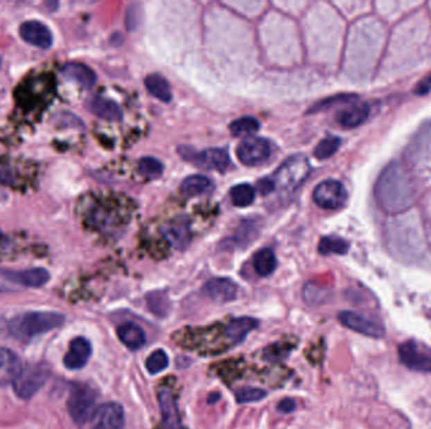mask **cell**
Instances as JSON below:
<instances>
[{
	"label": "cell",
	"mask_w": 431,
	"mask_h": 429,
	"mask_svg": "<svg viewBox=\"0 0 431 429\" xmlns=\"http://www.w3.org/2000/svg\"><path fill=\"white\" fill-rule=\"evenodd\" d=\"M376 199L387 213H398L414 201V188L407 174L397 163H391L376 183Z\"/></svg>",
	"instance_id": "6da1fadb"
},
{
	"label": "cell",
	"mask_w": 431,
	"mask_h": 429,
	"mask_svg": "<svg viewBox=\"0 0 431 429\" xmlns=\"http://www.w3.org/2000/svg\"><path fill=\"white\" fill-rule=\"evenodd\" d=\"M63 321L64 316L58 312H28L10 322V331L17 339H30L55 330L62 325Z\"/></svg>",
	"instance_id": "7a4b0ae2"
},
{
	"label": "cell",
	"mask_w": 431,
	"mask_h": 429,
	"mask_svg": "<svg viewBox=\"0 0 431 429\" xmlns=\"http://www.w3.org/2000/svg\"><path fill=\"white\" fill-rule=\"evenodd\" d=\"M310 173L309 161L304 155L298 154L286 159L278 170L272 175V180L274 190L283 193H292L303 184L306 176Z\"/></svg>",
	"instance_id": "3957f363"
},
{
	"label": "cell",
	"mask_w": 431,
	"mask_h": 429,
	"mask_svg": "<svg viewBox=\"0 0 431 429\" xmlns=\"http://www.w3.org/2000/svg\"><path fill=\"white\" fill-rule=\"evenodd\" d=\"M96 401L98 394L92 387L87 385H77L72 389L67 408L72 419L77 424H84L91 419L96 412Z\"/></svg>",
	"instance_id": "277c9868"
},
{
	"label": "cell",
	"mask_w": 431,
	"mask_h": 429,
	"mask_svg": "<svg viewBox=\"0 0 431 429\" xmlns=\"http://www.w3.org/2000/svg\"><path fill=\"white\" fill-rule=\"evenodd\" d=\"M178 152L183 159L193 163L201 169L217 170L220 173H225L231 164L230 155L223 149H207L203 152H197L192 147L181 146L178 149Z\"/></svg>",
	"instance_id": "5b68a950"
},
{
	"label": "cell",
	"mask_w": 431,
	"mask_h": 429,
	"mask_svg": "<svg viewBox=\"0 0 431 429\" xmlns=\"http://www.w3.org/2000/svg\"><path fill=\"white\" fill-rule=\"evenodd\" d=\"M398 358L403 365L419 373H431V349L415 339L398 346Z\"/></svg>",
	"instance_id": "8992f818"
},
{
	"label": "cell",
	"mask_w": 431,
	"mask_h": 429,
	"mask_svg": "<svg viewBox=\"0 0 431 429\" xmlns=\"http://www.w3.org/2000/svg\"><path fill=\"white\" fill-rule=\"evenodd\" d=\"M49 376V367L43 364L23 367L21 374L13 383L15 393L21 399H30L46 384Z\"/></svg>",
	"instance_id": "52a82bcc"
},
{
	"label": "cell",
	"mask_w": 431,
	"mask_h": 429,
	"mask_svg": "<svg viewBox=\"0 0 431 429\" xmlns=\"http://www.w3.org/2000/svg\"><path fill=\"white\" fill-rule=\"evenodd\" d=\"M313 199L322 209L335 210L346 204L347 190L341 181L324 180L314 189Z\"/></svg>",
	"instance_id": "ba28073f"
},
{
	"label": "cell",
	"mask_w": 431,
	"mask_h": 429,
	"mask_svg": "<svg viewBox=\"0 0 431 429\" xmlns=\"http://www.w3.org/2000/svg\"><path fill=\"white\" fill-rule=\"evenodd\" d=\"M270 155L272 146L265 138H245L237 147V158L246 166L263 165L269 160Z\"/></svg>",
	"instance_id": "9c48e42d"
},
{
	"label": "cell",
	"mask_w": 431,
	"mask_h": 429,
	"mask_svg": "<svg viewBox=\"0 0 431 429\" xmlns=\"http://www.w3.org/2000/svg\"><path fill=\"white\" fill-rule=\"evenodd\" d=\"M338 318L343 325L358 334L373 339H381L385 336V327L381 322L358 312L342 311Z\"/></svg>",
	"instance_id": "30bf717a"
},
{
	"label": "cell",
	"mask_w": 431,
	"mask_h": 429,
	"mask_svg": "<svg viewBox=\"0 0 431 429\" xmlns=\"http://www.w3.org/2000/svg\"><path fill=\"white\" fill-rule=\"evenodd\" d=\"M92 429H123L125 423V413L118 403H106L100 405L92 417Z\"/></svg>",
	"instance_id": "8fae6325"
},
{
	"label": "cell",
	"mask_w": 431,
	"mask_h": 429,
	"mask_svg": "<svg viewBox=\"0 0 431 429\" xmlns=\"http://www.w3.org/2000/svg\"><path fill=\"white\" fill-rule=\"evenodd\" d=\"M23 41L38 48L49 49L53 44V35L47 26L39 21H24L19 28Z\"/></svg>",
	"instance_id": "7c38bea8"
},
{
	"label": "cell",
	"mask_w": 431,
	"mask_h": 429,
	"mask_svg": "<svg viewBox=\"0 0 431 429\" xmlns=\"http://www.w3.org/2000/svg\"><path fill=\"white\" fill-rule=\"evenodd\" d=\"M158 401L164 429H183L181 415L173 392L169 387H161L158 392Z\"/></svg>",
	"instance_id": "4fadbf2b"
},
{
	"label": "cell",
	"mask_w": 431,
	"mask_h": 429,
	"mask_svg": "<svg viewBox=\"0 0 431 429\" xmlns=\"http://www.w3.org/2000/svg\"><path fill=\"white\" fill-rule=\"evenodd\" d=\"M237 284L226 277H216L204 286V292L217 304H227L237 298Z\"/></svg>",
	"instance_id": "5bb4252c"
},
{
	"label": "cell",
	"mask_w": 431,
	"mask_h": 429,
	"mask_svg": "<svg viewBox=\"0 0 431 429\" xmlns=\"http://www.w3.org/2000/svg\"><path fill=\"white\" fill-rule=\"evenodd\" d=\"M91 354H92V347H91L90 341L85 338H76V339L71 341L69 352L64 355V367L70 370H78L89 363Z\"/></svg>",
	"instance_id": "9a60e30c"
},
{
	"label": "cell",
	"mask_w": 431,
	"mask_h": 429,
	"mask_svg": "<svg viewBox=\"0 0 431 429\" xmlns=\"http://www.w3.org/2000/svg\"><path fill=\"white\" fill-rule=\"evenodd\" d=\"M371 107L367 102H355L349 104L346 109L338 111L335 120L344 129H355L363 124L369 116Z\"/></svg>",
	"instance_id": "2e32d148"
},
{
	"label": "cell",
	"mask_w": 431,
	"mask_h": 429,
	"mask_svg": "<svg viewBox=\"0 0 431 429\" xmlns=\"http://www.w3.org/2000/svg\"><path fill=\"white\" fill-rule=\"evenodd\" d=\"M21 369L18 355L9 349L0 347V385L15 383Z\"/></svg>",
	"instance_id": "e0dca14e"
},
{
	"label": "cell",
	"mask_w": 431,
	"mask_h": 429,
	"mask_svg": "<svg viewBox=\"0 0 431 429\" xmlns=\"http://www.w3.org/2000/svg\"><path fill=\"white\" fill-rule=\"evenodd\" d=\"M168 242L173 246L174 248L184 249L191 241V229L189 224L184 218L174 219L166 224L163 229Z\"/></svg>",
	"instance_id": "ac0fdd59"
},
{
	"label": "cell",
	"mask_w": 431,
	"mask_h": 429,
	"mask_svg": "<svg viewBox=\"0 0 431 429\" xmlns=\"http://www.w3.org/2000/svg\"><path fill=\"white\" fill-rule=\"evenodd\" d=\"M62 75L67 80L78 83L85 89H92L96 83L95 72L82 63L70 62L64 64L62 69Z\"/></svg>",
	"instance_id": "d6986e66"
},
{
	"label": "cell",
	"mask_w": 431,
	"mask_h": 429,
	"mask_svg": "<svg viewBox=\"0 0 431 429\" xmlns=\"http://www.w3.org/2000/svg\"><path fill=\"white\" fill-rule=\"evenodd\" d=\"M87 106L94 115L107 121H120L123 118V111L120 109V106L109 98L101 96L92 97Z\"/></svg>",
	"instance_id": "ffe728a7"
},
{
	"label": "cell",
	"mask_w": 431,
	"mask_h": 429,
	"mask_svg": "<svg viewBox=\"0 0 431 429\" xmlns=\"http://www.w3.org/2000/svg\"><path fill=\"white\" fill-rule=\"evenodd\" d=\"M118 336L120 341L130 350H139L146 345V332L134 322H125L118 326Z\"/></svg>",
	"instance_id": "44dd1931"
},
{
	"label": "cell",
	"mask_w": 431,
	"mask_h": 429,
	"mask_svg": "<svg viewBox=\"0 0 431 429\" xmlns=\"http://www.w3.org/2000/svg\"><path fill=\"white\" fill-rule=\"evenodd\" d=\"M258 321L254 318H238L232 320L230 325L227 326V336L230 338L234 344H241L247 335L255 329H258Z\"/></svg>",
	"instance_id": "7402d4cb"
},
{
	"label": "cell",
	"mask_w": 431,
	"mask_h": 429,
	"mask_svg": "<svg viewBox=\"0 0 431 429\" xmlns=\"http://www.w3.org/2000/svg\"><path fill=\"white\" fill-rule=\"evenodd\" d=\"M181 190L187 197H198L211 193L213 190V184L204 175H191L183 180Z\"/></svg>",
	"instance_id": "603a6c76"
},
{
	"label": "cell",
	"mask_w": 431,
	"mask_h": 429,
	"mask_svg": "<svg viewBox=\"0 0 431 429\" xmlns=\"http://www.w3.org/2000/svg\"><path fill=\"white\" fill-rule=\"evenodd\" d=\"M146 87L148 91L157 97L160 101L163 102H170L172 100V90H170V86L167 81V78L159 75V73H153V75H149L146 77Z\"/></svg>",
	"instance_id": "cb8c5ba5"
},
{
	"label": "cell",
	"mask_w": 431,
	"mask_h": 429,
	"mask_svg": "<svg viewBox=\"0 0 431 429\" xmlns=\"http://www.w3.org/2000/svg\"><path fill=\"white\" fill-rule=\"evenodd\" d=\"M276 257L272 249L263 248L254 256V268L258 276L267 277L276 270Z\"/></svg>",
	"instance_id": "d4e9b609"
},
{
	"label": "cell",
	"mask_w": 431,
	"mask_h": 429,
	"mask_svg": "<svg viewBox=\"0 0 431 429\" xmlns=\"http://www.w3.org/2000/svg\"><path fill=\"white\" fill-rule=\"evenodd\" d=\"M320 255H346L349 250V243L337 235H327L320 239L318 247Z\"/></svg>",
	"instance_id": "484cf974"
},
{
	"label": "cell",
	"mask_w": 431,
	"mask_h": 429,
	"mask_svg": "<svg viewBox=\"0 0 431 429\" xmlns=\"http://www.w3.org/2000/svg\"><path fill=\"white\" fill-rule=\"evenodd\" d=\"M260 129V122L258 118L246 116V118H237L230 125V131L236 138H249L255 135Z\"/></svg>",
	"instance_id": "4316f807"
},
{
	"label": "cell",
	"mask_w": 431,
	"mask_h": 429,
	"mask_svg": "<svg viewBox=\"0 0 431 429\" xmlns=\"http://www.w3.org/2000/svg\"><path fill=\"white\" fill-rule=\"evenodd\" d=\"M303 298H304L306 304H310V306H319V304L328 302L332 298V293H331V291L323 287V286L314 284V282H309V284H306V287L303 290Z\"/></svg>",
	"instance_id": "83f0119b"
},
{
	"label": "cell",
	"mask_w": 431,
	"mask_h": 429,
	"mask_svg": "<svg viewBox=\"0 0 431 429\" xmlns=\"http://www.w3.org/2000/svg\"><path fill=\"white\" fill-rule=\"evenodd\" d=\"M231 201L236 207H249L254 201L256 190L250 184H238L231 189Z\"/></svg>",
	"instance_id": "f1b7e54d"
},
{
	"label": "cell",
	"mask_w": 431,
	"mask_h": 429,
	"mask_svg": "<svg viewBox=\"0 0 431 429\" xmlns=\"http://www.w3.org/2000/svg\"><path fill=\"white\" fill-rule=\"evenodd\" d=\"M24 289L21 272L0 268V293L17 292Z\"/></svg>",
	"instance_id": "f546056e"
},
{
	"label": "cell",
	"mask_w": 431,
	"mask_h": 429,
	"mask_svg": "<svg viewBox=\"0 0 431 429\" xmlns=\"http://www.w3.org/2000/svg\"><path fill=\"white\" fill-rule=\"evenodd\" d=\"M21 278L24 287L38 289L42 287L49 281V271L44 268H32V270L23 271Z\"/></svg>",
	"instance_id": "4dcf8cb0"
},
{
	"label": "cell",
	"mask_w": 431,
	"mask_h": 429,
	"mask_svg": "<svg viewBox=\"0 0 431 429\" xmlns=\"http://www.w3.org/2000/svg\"><path fill=\"white\" fill-rule=\"evenodd\" d=\"M341 143V138H335V136L323 138L314 150L315 158L319 160H326L333 156L334 154L338 152Z\"/></svg>",
	"instance_id": "1f68e13d"
},
{
	"label": "cell",
	"mask_w": 431,
	"mask_h": 429,
	"mask_svg": "<svg viewBox=\"0 0 431 429\" xmlns=\"http://www.w3.org/2000/svg\"><path fill=\"white\" fill-rule=\"evenodd\" d=\"M169 365V358L164 350H155L146 358V370L150 374H159L164 372Z\"/></svg>",
	"instance_id": "d6a6232c"
},
{
	"label": "cell",
	"mask_w": 431,
	"mask_h": 429,
	"mask_svg": "<svg viewBox=\"0 0 431 429\" xmlns=\"http://www.w3.org/2000/svg\"><path fill=\"white\" fill-rule=\"evenodd\" d=\"M163 172H164V166L159 160L155 158L146 156L139 161V173L146 178H149V179L159 178Z\"/></svg>",
	"instance_id": "836d02e7"
},
{
	"label": "cell",
	"mask_w": 431,
	"mask_h": 429,
	"mask_svg": "<svg viewBox=\"0 0 431 429\" xmlns=\"http://www.w3.org/2000/svg\"><path fill=\"white\" fill-rule=\"evenodd\" d=\"M266 398V392L260 387H243L236 392V401L240 404L255 403Z\"/></svg>",
	"instance_id": "e575fe53"
},
{
	"label": "cell",
	"mask_w": 431,
	"mask_h": 429,
	"mask_svg": "<svg viewBox=\"0 0 431 429\" xmlns=\"http://www.w3.org/2000/svg\"><path fill=\"white\" fill-rule=\"evenodd\" d=\"M148 304L150 307V310L159 315L164 316L167 313L168 298L164 293L161 292H153L148 296Z\"/></svg>",
	"instance_id": "d590c367"
},
{
	"label": "cell",
	"mask_w": 431,
	"mask_h": 429,
	"mask_svg": "<svg viewBox=\"0 0 431 429\" xmlns=\"http://www.w3.org/2000/svg\"><path fill=\"white\" fill-rule=\"evenodd\" d=\"M414 92L417 96H425L431 92V73L423 78L420 82L417 83L414 89Z\"/></svg>",
	"instance_id": "8d00e7d4"
},
{
	"label": "cell",
	"mask_w": 431,
	"mask_h": 429,
	"mask_svg": "<svg viewBox=\"0 0 431 429\" xmlns=\"http://www.w3.org/2000/svg\"><path fill=\"white\" fill-rule=\"evenodd\" d=\"M297 408V403L292 398H285L283 401H280L278 404V410L284 413V414H289L292 413Z\"/></svg>",
	"instance_id": "74e56055"
},
{
	"label": "cell",
	"mask_w": 431,
	"mask_h": 429,
	"mask_svg": "<svg viewBox=\"0 0 431 429\" xmlns=\"http://www.w3.org/2000/svg\"><path fill=\"white\" fill-rule=\"evenodd\" d=\"M0 180L4 184H13L15 183V173L8 166L0 165Z\"/></svg>",
	"instance_id": "f35d334b"
},
{
	"label": "cell",
	"mask_w": 431,
	"mask_h": 429,
	"mask_svg": "<svg viewBox=\"0 0 431 429\" xmlns=\"http://www.w3.org/2000/svg\"><path fill=\"white\" fill-rule=\"evenodd\" d=\"M220 398H221V395L216 394V393H213V394L209 395V404H213V403H216V401H220Z\"/></svg>",
	"instance_id": "ab89813d"
},
{
	"label": "cell",
	"mask_w": 431,
	"mask_h": 429,
	"mask_svg": "<svg viewBox=\"0 0 431 429\" xmlns=\"http://www.w3.org/2000/svg\"><path fill=\"white\" fill-rule=\"evenodd\" d=\"M3 238H4V235H3L1 230H0V243L3 242Z\"/></svg>",
	"instance_id": "60d3db41"
}]
</instances>
